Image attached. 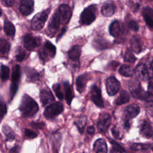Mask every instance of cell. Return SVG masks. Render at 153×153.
I'll return each instance as SVG.
<instances>
[{"label": "cell", "mask_w": 153, "mask_h": 153, "mask_svg": "<svg viewBox=\"0 0 153 153\" xmlns=\"http://www.w3.org/2000/svg\"><path fill=\"white\" fill-rule=\"evenodd\" d=\"M39 107L37 103L29 95L25 94L21 100L19 110L23 117H33L38 111Z\"/></svg>", "instance_id": "6da1fadb"}, {"label": "cell", "mask_w": 153, "mask_h": 153, "mask_svg": "<svg viewBox=\"0 0 153 153\" xmlns=\"http://www.w3.org/2000/svg\"><path fill=\"white\" fill-rule=\"evenodd\" d=\"M128 88L131 96L136 99L142 100H148L149 98L152 96L150 95L148 92L146 93L145 91L140 83L137 81H133L130 82L128 85Z\"/></svg>", "instance_id": "7a4b0ae2"}, {"label": "cell", "mask_w": 153, "mask_h": 153, "mask_svg": "<svg viewBox=\"0 0 153 153\" xmlns=\"http://www.w3.org/2000/svg\"><path fill=\"white\" fill-rule=\"evenodd\" d=\"M50 11V8H48L45 11L36 14L32 18L30 23V26L33 30H39L44 27L45 23L48 18Z\"/></svg>", "instance_id": "3957f363"}, {"label": "cell", "mask_w": 153, "mask_h": 153, "mask_svg": "<svg viewBox=\"0 0 153 153\" xmlns=\"http://www.w3.org/2000/svg\"><path fill=\"white\" fill-rule=\"evenodd\" d=\"M96 7L90 5L84 9L80 16V23L83 25H90L96 19Z\"/></svg>", "instance_id": "277c9868"}, {"label": "cell", "mask_w": 153, "mask_h": 153, "mask_svg": "<svg viewBox=\"0 0 153 153\" xmlns=\"http://www.w3.org/2000/svg\"><path fill=\"white\" fill-rule=\"evenodd\" d=\"M64 108L62 103L57 102L48 106L44 111V115L48 118H53L61 114L63 111Z\"/></svg>", "instance_id": "5b68a950"}, {"label": "cell", "mask_w": 153, "mask_h": 153, "mask_svg": "<svg viewBox=\"0 0 153 153\" xmlns=\"http://www.w3.org/2000/svg\"><path fill=\"white\" fill-rule=\"evenodd\" d=\"M20 76V68L18 65H15L12 71L11 76V84L10 86V96L11 99H12L17 91L18 85Z\"/></svg>", "instance_id": "8992f818"}, {"label": "cell", "mask_w": 153, "mask_h": 153, "mask_svg": "<svg viewBox=\"0 0 153 153\" xmlns=\"http://www.w3.org/2000/svg\"><path fill=\"white\" fill-rule=\"evenodd\" d=\"M23 44L25 47L28 50H33L41 44V39L38 37H34L31 34L27 33L22 38Z\"/></svg>", "instance_id": "52a82bcc"}, {"label": "cell", "mask_w": 153, "mask_h": 153, "mask_svg": "<svg viewBox=\"0 0 153 153\" xmlns=\"http://www.w3.org/2000/svg\"><path fill=\"white\" fill-rule=\"evenodd\" d=\"M56 50L55 46L48 41H47L44 47L39 51V56L44 60H47L48 57L53 58L55 56Z\"/></svg>", "instance_id": "ba28073f"}, {"label": "cell", "mask_w": 153, "mask_h": 153, "mask_svg": "<svg viewBox=\"0 0 153 153\" xmlns=\"http://www.w3.org/2000/svg\"><path fill=\"white\" fill-rule=\"evenodd\" d=\"M106 88L108 94L110 96L115 95L120 89V82L114 77L110 76L106 80Z\"/></svg>", "instance_id": "9c48e42d"}, {"label": "cell", "mask_w": 153, "mask_h": 153, "mask_svg": "<svg viewBox=\"0 0 153 153\" xmlns=\"http://www.w3.org/2000/svg\"><path fill=\"white\" fill-rule=\"evenodd\" d=\"M111 123V117L108 113L101 114L99 116L97 127L99 131L105 132L108 130Z\"/></svg>", "instance_id": "30bf717a"}, {"label": "cell", "mask_w": 153, "mask_h": 153, "mask_svg": "<svg viewBox=\"0 0 153 153\" xmlns=\"http://www.w3.org/2000/svg\"><path fill=\"white\" fill-rule=\"evenodd\" d=\"M91 99L92 102L98 107L103 108L104 102L101 95V91L100 88L94 85L91 88Z\"/></svg>", "instance_id": "8fae6325"}, {"label": "cell", "mask_w": 153, "mask_h": 153, "mask_svg": "<svg viewBox=\"0 0 153 153\" xmlns=\"http://www.w3.org/2000/svg\"><path fill=\"white\" fill-rule=\"evenodd\" d=\"M40 99L44 106L51 105L55 100L52 92L48 88H44L41 90Z\"/></svg>", "instance_id": "7c38bea8"}, {"label": "cell", "mask_w": 153, "mask_h": 153, "mask_svg": "<svg viewBox=\"0 0 153 153\" xmlns=\"http://www.w3.org/2000/svg\"><path fill=\"white\" fill-rule=\"evenodd\" d=\"M139 128L140 133L143 137L146 139H150L153 137V127L147 121H142L140 124Z\"/></svg>", "instance_id": "4fadbf2b"}, {"label": "cell", "mask_w": 153, "mask_h": 153, "mask_svg": "<svg viewBox=\"0 0 153 153\" xmlns=\"http://www.w3.org/2000/svg\"><path fill=\"white\" fill-rule=\"evenodd\" d=\"M140 113V108L136 104H131L127 106L124 111V118L131 120L136 117Z\"/></svg>", "instance_id": "5bb4252c"}, {"label": "cell", "mask_w": 153, "mask_h": 153, "mask_svg": "<svg viewBox=\"0 0 153 153\" xmlns=\"http://www.w3.org/2000/svg\"><path fill=\"white\" fill-rule=\"evenodd\" d=\"M34 9L33 0H21L20 11L23 16L30 14Z\"/></svg>", "instance_id": "9a60e30c"}, {"label": "cell", "mask_w": 153, "mask_h": 153, "mask_svg": "<svg viewBox=\"0 0 153 153\" xmlns=\"http://www.w3.org/2000/svg\"><path fill=\"white\" fill-rule=\"evenodd\" d=\"M60 20L63 23H68L71 16V12L69 7L66 4H62L60 5L58 10Z\"/></svg>", "instance_id": "2e32d148"}, {"label": "cell", "mask_w": 153, "mask_h": 153, "mask_svg": "<svg viewBox=\"0 0 153 153\" xmlns=\"http://www.w3.org/2000/svg\"><path fill=\"white\" fill-rule=\"evenodd\" d=\"M90 78L89 74H84L79 75L76 79V87L77 91L81 93L85 90L87 82Z\"/></svg>", "instance_id": "e0dca14e"}, {"label": "cell", "mask_w": 153, "mask_h": 153, "mask_svg": "<svg viewBox=\"0 0 153 153\" xmlns=\"http://www.w3.org/2000/svg\"><path fill=\"white\" fill-rule=\"evenodd\" d=\"M60 17L59 11L56 12L52 16L50 23L48 26V28L50 32L51 33H54L59 28L60 23Z\"/></svg>", "instance_id": "ac0fdd59"}, {"label": "cell", "mask_w": 153, "mask_h": 153, "mask_svg": "<svg viewBox=\"0 0 153 153\" xmlns=\"http://www.w3.org/2000/svg\"><path fill=\"white\" fill-rule=\"evenodd\" d=\"M134 73L138 78L143 81L146 80L149 76L147 68L145 65L142 63L138 65L134 69Z\"/></svg>", "instance_id": "d6986e66"}, {"label": "cell", "mask_w": 153, "mask_h": 153, "mask_svg": "<svg viewBox=\"0 0 153 153\" xmlns=\"http://www.w3.org/2000/svg\"><path fill=\"white\" fill-rule=\"evenodd\" d=\"M93 151L94 153H107L108 146L106 141L102 138L97 139L93 144Z\"/></svg>", "instance_id": "ffe728a7"}, {"label": "cell", "mask_w": 153, "mask_h": 153, "mask_svg": "<svg viewBox=\"0 0 153 153\" xmlns=\"http://www.w3.org/2000/svg\"><path fill=\"white\" fill-rule=\"evenodd\" d=\"M101 12L102 14L105 17L112 16L115 12L114 4L111 1H108L105 2L102 7Z\"/></svg>", "instance_id": "44dd1931"}, {"label": "cell", "mask_w": 153, "mask_h": 153, "mask_svg": "<svg viewBox=\"0 0 153 153\" xmlns=\"http://www.w3.org/2000/svg\"><path fill=\"white\" fill-rule=\"evenodd\" d=\"M143 16L148 27L153 28V10L149 7L143 8Z\"/></svg>", "instance_id": "7402d4cb"}, {"label": "cell", "mask_w": 153, "mask_h": 153, "mask_svg": "<svg viewBox=\"0 0 153 153\" xmlns=\"http://www.w3.org/2000/svg\"><path fill=\"white\" fill-rule=\"evenodd\" d=\"M130 100V96L127 91L125 90H122L119 96L117 98L115 101V103L117 105H122L123 104H126L128 103Z\"/></svg>", "instance_id": "603a6c76"}, {"label": "cell", "mask_w": 153, "mask_h": 153, "mask_svg": "<svg viewBox=\"0 0 153 153\" xmlns=\"http://www.w3.org/2000/svg\"><path fill=\"white\" fill-rule=\"evenodd\" d=\"M81 54V47L79 45H74L68 53L69 57L72 60H78Z\"/></svg>", "instance_id": "cb8c5ba5"}, {"label": "cell", "mask_w": 153, "mask_h": 153, "mask_svg": "<svg viewBox=\"0 0 153 153\" xmlns=\"http://www.w3.org/2000/svg\"><path fill=\"white\" fill-rule=\"evenodd\" d=\"M109 33L113 36H117L121 32V27L120 23L115 20L111 23L109 27Z\"/></svg>", "instance_id": "d4e9b609"}, {"label": "cell", "mask_w": 153, "mask_h": 153, "mask_svg": "<svg viewBox=\"0 0 153 153\" xmlns=\"http://www.w3.org/2000/svg\"><path fill=\"white\" fill-rule=\"evenodd\" d=\"M4 30L6 35L10 37H13L15 35L16 29L13 23L8 20H5L4 25Z\"/></svg>", "instance_id": "484cf974"}, {"label": "cell", "mask_w": 153, "mask_h": 153, "mask_svg": "<svg viewBox=\"0 0 153 153\" xmlns=\"http://www.w3.org/2000/svg\"><path fill=\"white\" fill-rule=\"evenodd\" d=\"M130 46L132 50L136 53H139L142 50V46L139 39L136 36H133L130 40Z\"/></svg>", "instance_id": "4316f807"}, {"label": "cell", "mask_w": 153, "mask_h": 153, "mask_svg": "<svg viewBox=\"0 0 153 153\" xmlns=\"http://www.w3.org/2000/svg\"><path fill=\"white\" fill-rule=\"evenodd\" d=\"M2 132L6 137V141H12L15 138V134L12 128L8 125L2 126Z\"/></svg>", "instance_id": "83f0119b"}, {"label": "cell", "mask_w": 153, "mask_h": 153, "mask_svg": "<svg viewBox=\"0 0 153 153\" xmlns=\"http://www.w3.org/2000/svg\"><path fill=\"white\" fill-rule=\"evenodd\" d=\"M64 87L65 90V99L67 103L70 105L72 99L74 97V94L72 93V90L71 87L68 82H64Z\"/></svg>", "instance_id": "f1b7e54d"}, {"label": "cell", "mask_w": 153, "mask_h": 153, "mask_svg": "<svg viewBox=\"0 0 153 153\" xmlns=\"http://www.w3.org/2000/svg\"><path fill=\"white\" fill-rule=\"evenodd\" d=\"M26 75H27V78L29 81H36L39 78V74L33 69L30 68H26L25 69Z\"/></svg>", "instance_id": "f546056e"}, {"label": "cell", "mask_w": 153, "mask_h": 153, "mask_svg": "<svg viewBox=\"0 0 153 153\" xmlns=\"http://www.w3.org/2000/svg\"><path fill=\"white\" fill-rule=\"evenodd\" d=\"M119 72L124 76H131L133 74V69L129 65H123L119 69Z\"/></svg>", "instance_id": "4dcf8cb0"}, {"label": "cell", "mask_w": 153, "mask_h": 153, "mask_svg": "<svg viewBox=\"0 0 153 153\" xmlns=\"http://www.w3.org/2000/svg\"><path fill=\"white\" fill-rule=\"evenodd\" d=\"M112 146L110 150V153H123L124 151V148L116 141L112 139H109Z\"/></svg>", "instance_id": "1f68e13d"}, {"label": "cell", "mask_w": 153, "mask_h": 153, "mask_svg": "<svg viewBox=\"0 0 153 153\" xmlns=\"http://www.w3.org/2000/svg\"><path fill=\"white\" fill-rule=\"evenodd\" d=\"M87 123V117L85 116H82L79 118V119L74 122V124L77 127L78 131L80 133H82L84 130V127Z\"/></svg>", "instance_id": "d6a6232c"}, {"label": "cell", "mask_w": 153, "mask_h": 153, "mask_svg": "<svg viewBox=\"0 0 153 153\" xmlns=\"http://www.w3.org/2000/svg\"><path fill=\"white\" fill-rule=\"evenodd\" d=\"M151 145L149 143H133L130 145V147L132 150L140 151L147 149L150 147Z\"/></svg>", "instance_id": "836d02e7"}, {"label": "cell", "mask_w": 153, "mask_h": 153, "mask_svg": "<svg viewBox=\"0 0 153 153\" xmlns=\"http://www.w3.org/2000/svg\"><path fill=\"white\" fill-rule=\"evenodd\" d=\"M10 75L9 68L5 65H2L0 68V78L2 81H5L8 79Z\"/></svg>", "instance_id": "e575fe53"}, {"label": "cell", "mask_w": 153, "mask_h": 153, "mask_svg": "<svg viewBox=\"0 0 153 153\" xmlns=\"http://www.w3.org/2000/svg\"><path fill=\"white\" fill-rule=\"evenodd\" d=\"M10 48V43L5 39H0V53L2 54L7 53Z\"/></svg>", "instance_id": "d590c367"}, {"label": "cell", "mask_w": 153, "mask_h": 153, "mask_svg": "<svg viewBox=\"0 0 153 153\" xmlns=\"http://www.w3.org/2000/svg\"><path fill=\"white\" fill-rule=\"evenodd\" d=\"M7 112V105L4 99L2 97H0V121L4 117Z\"/></svg>", "instance_id": "8d00e7d4"}, {"label": "cell", "mask_w": 153, "mask_h": 153, "mask_svg": "<svg viewBox=\"0 0 153 153\" xmlns=\"http://www.w3.org/2000/svg\"><path fill=\"white\" fill-rule=\"evenodd\" d=\"M17 50V52L15 56L16 60H17V62H22V60H23V59L25 57L26 52L21 47H19Z\"/></svg>", "instance_id": "74e56055"}, {"label": "cell", "mask_w": 153, "mask_h": 153, "mask_svg": "<svg viewBox=\"0 0 153 153\" xmlns=\"http://www.w3.org/2000/svg\"><path fill=\"white\" fill-rule=\"evenodd\" d=\"M53 89L56 94V96L57 97L58 99L60 100H62L63 99V94L60 89V85L59 84H54L53 85Z\"/></svg>", "instance_id": "f35d334b"}, {"label": "cell", "mask_w": 153, "mask_h": 153, "mask_svg": "<svg viewBox=\"0 0 153 153\" xmlns=\"http://www.w3.org/2000/svg\"><path fill=\"white\" fill-rule=\"evenodd\" d=\"M124 59L126 62L133 63L135 62L136 58L134 57V56L133 54V53L130 51L127 50L124 54Z\"/></svg>", "instance_id": "ab89813d"}, {"label": "cell", "mask_w": 153, "mask_h": 153, "mask_svg": "<svg viewBox=\"0 0 153 153\" xmlns=\"http://www.w3.org/2000/svg\"><path fill=\"white\" fill-rule=\"evenodd\" d=\"M111 132L113 135V136L117 139H121L123 137V134L120 130L119 128H118L117 126H114L111 129Z\"/></svg>", "instance_id": "60d3db41"}, {"label": "cell", "mask_w": 153, "mask_h": 153, "mask_svg": "<svg viewBox=\"0 0 153 153\" xmlns=\"http://www.w3.org/2000/svg\"><path fill=\"white\" fill-rule=\"evenodd\" d=\"M25 134L26 137L29 139H33L37 136V134L35 132L28 128H26L25 130Z\"/></svg>", "instance_id": "b9f144b4"}, {"label": "cell", "mask_w": 153, "mask_h": 153, "mask_svg": "<svg viewBox=\"0 0 153 153\" xmlns=\"http://www.w3.org/2000/svg\"><path fill=\"white\" fill-rule=\"evenodd\" d=\"M148 93L150 95L153 96V77H152L149 80V83L148 85Z\"/></svg>", "instance_id": "7bdbcfd3"}, {"label": "cell", "mask_w": 153, "mask_h": 153, "mask_svg": "<svg viewBox=\"0 0 153 153\" xmlns=\"http://www.w3.org/2000/svg\"><path fill=\"white\" fill-rule=\"evenodd\" d=\"M128 27L131 30H133L134 31H137L139 29V26H138L137 23L135 22L134 21H131L130 22H129Z\"/></svg>", "instance_id": "ee69618b"}, {"label": "cell", "mask_w": 153, "mask_h": 153, "mask_svg": "<svg viewBox=\"0 0 153 153\" xmlns=\"http://www.w3.org/2000/svg\"><path fill=\"white\" fill-rule=\"evenodd\" d=\"M123 126L124 128L127 130H128L130 128L131 126V123H130V120L127 119V118H124L123 120Z\"/></svg>", "instance_id": "f6af8a7d"}, {"label": "cell", "mask_w": 153, "mask_h": 153, "mask_svg": "<svg viewBox=\"0 0 153 153\" xmlns=\"http://www.w3.org/2000/svg\"><path fill=\"white\" fill-rule=\"evenodd\" d=\"M31 126H33L34 128L41 129L44 126V123L42 122H39V123H35L32 122L31 124Z\"/></svg>", "instance_id": "bcb514c9"}, {"label": "cell", "mask_w": 153, "mask_h": 153, "mask_svg": "<svg viewBox=\"0 0 153 153\" xmlns=\"http://www.w3.org/2000/svg\"><path fill=\"white\" fill-rule=\"evenodd\" d=\"M2 3L6 7H11L14 3V0H1Z\"/></svg>", "instance_id": "7dc6e473"}, {"label": "cell", "mask_w": 153, "mask_h": 153, "mask_svg": "<svg viewBox=\"0 0 153 153\" xmlns=\"http://www.w3.org/2000/svg\"><path fill=\"white\" fill-rule=\"evenodd\" d=\"M20 151V147L19 146L16 145L10 149L9 153H19Z\"/></svg>", "instance_id": "c3c4849f"}, {"label": "cell", "mask_w": 153, "mask_h": 153, "mask_svg": "<svg viewBox=\"0 0 153 153\" xmlns=\"http://www.w3.org/2000/svg\"><path fill=\"white\" fill-rule=\"evenodd\" d=\"M94 131H95V128H94V127L93 126H89L87 128V133L89 134H93Z\"/></svg>", "instance_id": "681fc988"}, {"label": "cell", "mask_w": 153, "mask_h": 153, "mask_svg": "<svg viewBox=\"0 0 153 153\" xmlns=\"http://www.w3.org/2000/svg\"><path fill=\"white\" fill-rule=\"evenodd\" d=\"M150 68H151V70L153 71V59L151 60V62L150 63Z\"/></svg>", "instance_id": "f907efd6"}, {"label": "cell", "mask_w": 153, "mask_h": 153, "mask_svg": "<svg viewBox=\"0 0 153 153\" xmlns=\"http://www.w3.org/2000/svg\"><path fill=\"white\" fill-rule=\"evenodd\" d=\"M2 14V11H1V9L0 8V16Z\"/></svg>", "instance_id": "816d5d0a"}, {"label": "cell", "mask_w": 153, "mask_h": 153, "mask_svg": "<svg viewBox=\"0 0 153 153\" xmlns=\"http://www.w3.org/2000/svg\"><path fill=\"white\" fill-rule=\"evenodd\" d=\"M152 151H153V146H152Z\"/></svg>", "instance_id": "f5cc1de1"}, {"label": "cell", "mask_w": 153, "mask_h": 153, "mask_svg": "<svg viewBox=\"0 0 153 153\" xmlns=\"http://www.w3.org/2000/svg\"><path fill=\"white\" fill-rule=\"evenodd\" d=\"M152 1H153V0H152Z\"/></svg>", "instance_id": "db71d44e"}]
</instances>
